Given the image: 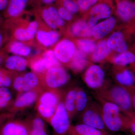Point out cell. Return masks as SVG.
Instances as JSON below:
<instances>
[{
    "mask_svg": "<svg viewBox=\"0 0 135 135\" xmlns=\"http://www.w3.org/2000/svg\"><path fill=\"white\" fill-rule=\"evenodd\" d=\"M86 56L82 51L76 50L72 57L71 67L75 71H80L83 70L86 64Z\"/></svg>",
    "mask_w": 135,
    "mask_h": 135,
    "instance_id": "cb8c5ba5",
    "label": "cell"
},
{
    "mask_svg": "<svg viewBox=\"0 0 135 135\" xmlns=\"http://www.w3.org/2000/svg\"><path fill=\"white\" fill-rule=\"evenodd\" d=\"M24 83L23 76H16L13 79L12 87L15 91L20 94L23 92Z\"/></svg>",
    "mask_w": 135,
    "mask_h": 135,
    "instance_id": "74e56055",
    "label": "cell"
},
{
    "mask_svg": "<svg viewBox=\"0 0 135 135\" xmlns=\"http://www.w3.org/2000/svg\"><path fill=\"white\" fill-rule=\"evenodd\" d=\"M70 77L64 68L60 66L52 68L46 72L44 82L46 87L55 89L67 83Z\"/></svg>",
    "mask_w": 135,
    "mask_h": 135,
    "instance_id": "277c9868",
    "label": "cell"
},
{
    "mask_svg": "<svg viewBox=\"0 0 135 135\" xmlns=\"http://www.w3.org/2000/svg\"><path fill=\"white\" fill-rule=\"evenodd\" d=\"M5 57L4 53L2 52H0V66L5 61Z\"/></svg>",
    "mask_w": 135,
    "mask_h": 135,
    "instance_id": "c3c4849f",
    "label": "cell"
},
{
    "mask_svg": "<svg viewBox=\"0 0 135 135\" xmlns=\"http://www.w3.org/2000/svg\"><path fill=\"white\" fill-rule=\"evenodd\" d=\"M97 0H78V5L83 11L86 10L94 5Z\"/></svg>",
    "mask_w": 135,
    "mask_h": 135,
    "instance_id": "ab89813d",
    "label": "cell"
},
{
    "mask_svg": "<svg viewBox=\"0 0 135 135\" xmlns=\"http://www.w3.org/2000/svg\"><path fill=\"white\" fill-rule=\"evenodd\" d=\"M123 130L135 135V113L125 114L124 116Z\"/></svg>",
    "mask_w": 135,
    "mask_h": 135,
    "instance_id": "4dcf8cb0",
    "label": "cell"
},
{
    "mask_svg": "<svg viewBox=\"0 0 135 135\" xmlns=\"http://www.w3.org/2000/svg\"><path fill=\"white\" fill-rule=\"evenodd\" d=\"M0 135H29V129L26 123L11 120L0 127Z\"/></svg>",
    "mask_w": 135,
    "mask_h": 135,
    "instance_id": "52a82bcc",
    "label": "cell"
},
{
    "mask_svg": "<svg viewBox=\"0 0 135 135\" xmlns=\"http://www.w3.org/2000/svg\"><path fill=\"white\" fill-rule=\"evenodd\" d=\"M3 41V37L2 34L0 32V49L2 46Z\"/></svg>",
    "mask_w": 135,
    "mask_h": 135,
    "instance_id": "f907efd6",
    "label": "cell"
},
{
    "mask_svg": "<svg viewBox=\"0 0 135 135\" xmlns=\"http://www.w3.org/2000/svg\"><path fill=\"white\" fill-rule=\"evenodd\" d=\"M56 107L40 103H37L36 107L39 114L48 122L55 114Z\"/></svg>",
    "mask_w": 135,
    "mask_h": 135,
    "instance_id": "4316f807",
    "label": "cell"
},
{
    "mask_svg": "<svg viewBox=\"0 0 135 135\" xmlns=\"http://www.w3.org/2000/svg\"><path fill=\"white\" fill-rule=\"evenodd\" d=\"M41 1L44 4L46 5H50L53 3L56 0H41Z\"/></svg>",
    "mask_w": 135,
    "mask_h": 135,
    "instance_id": "681fc988",
    "label": "cell"
},
{
    "mask_svg": "<svg viewBox=\"0 0 135 135\" xmlns=\"http://www.w3.org/2000/svg\"><path fill=\"white\" fill-rule=\"evenodd\" d=\"M0 127H1V126H0Z\"/></svg>",
    "mask_w": 135,
    "mask_h": 135,
    "instance_id": "db71d44e",
    "label": "cell"
},
{
    "mask_svg": "<svg viewBox=\"0 0 135 135\" xmlns=\"http://www.w3.org/2000/svg\"><path fill=\"white\" fill-rule=\"evenodd\" d=\"M10 103L5 100L2 97L0 96V110L7 108L11 104Z\"/></svg>",
    "mask_w": 135,
    "mask_h": 135,
    "instance_id": "f6af8a7d",
    "label": "cell"
},
{
    "mask_svg": "<svg viewBox=\"0 0 135 135\" xmlns=\"http://www.w3.org/2000/svg\"><path fill=\"white\" fill-rule=\"evenodd\" d=\"M0 20H1V18H0Z\"/></svg>",
    "mask_w": 135,
    "mask_h": 135,
    "instance_id": "f5cc1de1",
    "label": "cell"
},
{
    "mask_svg": "<svg viewBox=\"0 0 135 135\" xmlns=\"http://www.w3.org/2000/svg\"><path fill=\"white\" fill-rule=\"evenodd\" d=\"M107 42L110 48L119 53H125L128 50L127 43L123 34L121 32H117L112 35Z\"/></svg>",
    "mask_w": 135,
    "mask_h": 135,
    "instance_id": "9a60e30c",
    "label": "cell"
},
{
    "mask_svg": "<svg viewBox=\"0 0 135 135\" xmlns=\"http://www.w3.org/2000/svg\"><path fill=\"white\" fill-rule=\"evenodd\" d=\"M68 135H110L105 132L85 124L70 126Z\"/></svg>",
    "mask_w": 135,
    "mask_h": 135,
    "instance_id": "2e32d148",
    "label": "cell"
},
{
    "mask_svg": "<svg viewBox=\"0 0 135 135\" xmlns=\"http://www.w3.org/2000/svg\"><path fill=\"white\" fill-rule=\"evenodd\" d=\"M0 96L2 97L10 103L11 104L12 103V94L8 88L5 87L0 88Z\"/></svg>",
    "mask_w": 135,
    "mask_h": 135,
    "instance_id": "60d3db41",
    "label": "cell"
},
{
    "mask_svg": "<svg viewBox=\"0 0 135 135\" xmlns=\"http://www.w3.org/2000/svg\"><path fill=\"white\" fill-rule=\"evenodd\" d=\"M116 23L113 17H111L94 27L92 34L95 38L99 39L106 35L112 30Z\"/></svg>",
    "mask_w": 135,
    "mask_h": 135,
    "instance_id": "e0dca14e",
    "label": "cell"
},
{
    "mask_svg": "<svg viewBox=\"0 0 135 135\" xmlns=\"http://www.w3.org/2000/svg\"><path fill=\"white\" fill-rule=\"evenodd\" d=\"M36 38L38 41L45 47H49L58 41L59 34L55 31H46L43 30L37 31Z\"/></svg>",
    "mask_w": 135,
    "mask_h": 135,
    "instance_id": "ac0fdd59",
    "label": "cell"
},
{
    "mask_svg": "<svg viewBox=\"0 0 135 135\" xmlns=\"http://www.w3.org/2000/svg\"><path fill=\"white\" fill-rule=\"evenodd\" d=\"M116 78L121 86L125 87L134 86L135 74L132 70L124 69L116 75Z\"/></svg>",
    "mask_w": 135,
    "mask_h": 135,
    "instance_id": "ffe728a7",
    "label": "cell"
},
{
    "mask_svg": "<svg viewBox=\"0 0 135 135\" xmlns=\"http://www.w3.org/2000/svg\"><path fill=\"white\" fill-rule=\"evenodd\" d=\"M82 121L85 125L105 131V126L102 116L93 109H88L84 112L83 115Z\"/></svg>",
    "mask_w": 135,
    "mask_h": 135,
    "instance_id": "30bf717a",
    "label": "cell"
},
{
    "mask_svg": "<svg viewBox=\"0 0 135 135\" xmlns=\"http://www.w3.org/2000/svg\"><path fill=\"white\" fill-rule=\"evenodd\" d=\"M9 0H0V11L6 9L7 7Z\"/></svg>",
    "mask_w": 135,
    "mask_h": 135,
    "instance_id": "7dc6e473",
    "label": "cell"
},
{
    "mask_svg": "<svg viewBox=\"0 0 135 135\" xmlns=\"http://www.w3.org/2000/svg\"><path fill=\"white\" fill-rule=\"evenodd\" d=\"M77 44L81 50L87 53L93 52L96 47L95 42L90 40H79L77 41Z\"/></svg>",
    "mask_w": 135,
    "mask_h": 135,
    "instance_id": "836d02e7",
    "label": "cell"
},
{
    "mask_svg": "<svg viewBox=\"0 0 135 135\" xmlns=\"http://www.w3.org/2000/svg\"><path fill=\"white\" fill-rule=\"evenodd\" d=\"M23 92L36 90L38 87L40 80L37 74L33 72L27 73L23 76Z\"/></svg>",
    "mask_w": 135,
    "mask_h": 135,
    "instance_id": "7402d4cb",
    "label": "cell"
},
{
    "mask_svg": "<svg viewBox=\"0 0 135 135\" xmlns=\"http://www.w3.org/2000/svg\"><path fill=\"white\" fill-rule=\"evenodd\" d=\"M38 24L36 21L30 22L26 28L15 29L13 36L20 41H27L33 39L37 32Z\"/></svg>",
    "mask_w": 135,
    "mask_h": 135,
    "instance_id": "8fae6325",
    "label": "cell"
},
{
    "mask_svg": "<svg viewBox=\"0 0 135 135\" xmlns=\"http://www.w3.org/2000/svg\"><path fill=\"white\" fill-rule=\"evenodd\" d=\"M42 57L45 62L47 70L52 68L60 66L59 61L53 51H46L44 53Z\"/></svg>",
    "mask_w": 135,
    "mask_h": 135,
    "instance_id": "f546056e",
    "label": "cell"
},
{
    "mask_svg": "<svg viewBox=\"0 0 135 135\" xmlns=\"http://www.w3.org/2000/svg\"><path fill=\"white\" fill-rule=\"evenodd\" d=\"M87 103L86 94L82 90H77L75 100V109L79 112H81L85 109Z\"/></svg>",
    "mask_w": 135,
    "mask_h": 135,
    "instance_id": "1f68e13d",
    "label": "cell"
},
{
    "mask_svg": "<svg viewBox=\"0 0 135 135\" xmlns=\"http://www.w3.org/2000/svg\"><path fill=\"white\" fill-rule=\"evenodd\" d=\"M114 62L120 66L133 65L135 64V55L129 51L121 53L115 57Z\"/></svg>",
    "mask_w": 135,
    "mask_h": 135,
    "instance_id": "d4e9b609",
    "label": "cell"
},
{
    "mask_svg": "<svg viewBox=\"0 0 135 135\" xmlns=\"http://www.w3.org/2000/svg\"><path fill=\"white\" fill-rule=\"evenodd\" d=\"M71 31L74 36L87 37L91 36L92 30L86 22L80 21L73 25Z\"/></svg>",
    "mask_w": 135,
    "mask_h": 135,
    "instance_id": "44dd1931",
    "label": "cell"
},
{
    "mask_svg": "<svg viewBox=\"0 0 135 135\" xmlns=\"http://www.w3.org/2000/svg\"><path fill=\"white\" fill-rule=\"evenodd\" d=\"M49 122L56 135H68L71 126L70 117L64 103H59L55 114Z\"/></svg>",
    "mask_w": 135,
    "mask_h": 135,
    "instance_id": "7a4b0ae2",
    "label": "cell"
},
{
    "mask_svg": "<svg viewBox=\"0 0 135 135\" xmlns=\"http://www.w3.org/2000/svg\"></svg>",
    "mask_w": 135,
    "mask_h": 135,
    "instance_id": "11a10c76",
    "label": "cell"
},
{
    "mask_svg": "<svg viewBox=\"0 0 135 135\" xmlns=\"http://www.w3.org/2000/svg\"><path fill=\"white\" fill-rule=\"evenodd\" d=\"M47 8L57 26H64L65 22L64 20L62 19L59 16L57 9L51 6L47 7Z\"/></svg>",
    "mask_w": 135,
    "mask_h": 135,
    "instance_id": "d590c367",
    "label": "cell"
},
{
    "mask_svg": "<svg viewBox=\"0 0 135 135\" xmlns=\"http://www.w3.org/2000/svg\"><path fill=\"white\" fill-rule=\"evenodd\" d=\"M38 103L57 107L59 103L57 95L54 92L46 91L42 93L39 97Z\"/></svg>",
    "mask_w": 135,
    "mask_h": 135,
    "instance_id": "484cf974",
    "label": "cell"
},
{
    "mask_svg": "<svg viewBox=\"0 0 135 135\" xmlns=\"http://www.w3.org/2000/svg\"><path fill=\"white\" fill-rule=\"evenodd\" d=\"M31 67L33 72L36 74H42L47 71L46 64L42 57L37 59L31 63Z\"/></svg>",
    "mask_w": 135,
    "mask_h": 135,
    "instance_id": "d6a6232c",
    "label": "cell"
},
{
    "mask_svg": "<svg viewBox=\"0 0 135 135\" xmlns=\"http://www.w3.org/2000/svg\"><path fill=\"white\" fill-rule=\"evenodd\" d=\"M109 95L112 103L116 104L125 114L134 112L131 97L126 87L116 86L110 91Z\"/></svg>",
    "mask_w": 135,
    "mask_h": 135,
    "instance_id": "3957f363",
    "label": "cell"
},
{
    "mask_svg": "<svg viewBox=\"0 0 135 135\" xmlns=\"http://www.w3.org/2000/svg\"><path fill=\"white\" fill-rule=\"evenodd\" d=\"M120 109L114 103L107 102L104 105L102 117L105 127L113 132L123 130L124 116Z\"/></svg>",
    "mask_w": 135,
    "mask_h": 135,
    "instance_id": "6da1fadb",
    "label": "cell"
},
{
    "mask_svg": "<svg viewBox=\"0 0 135 135\" xmlns=\"http://www.w3.org/2000/svg\"><path fill=\"white\" fill-rule=\"evenodd\" d=\"M7 49L10 53L21 56H27L31 52L30 47L20 41L11 42L8 44Z\"/></svg>",
    "mask_w": 135,
    "mask_h": 135,
    "instance_id": "d6986e66",
    "label": "cell"
},
{
    "mask_svg": "<svg viewBox=\"0 0 135 135\" xmlns=\"http://www.w3.org/2000/svg\"><path fill=\"white\" fill-rule=\"evenodd\" d=\"M104 77V73L101 68L97 65H92L86 72L84 81L89 88L96 89L102 86Z\"/></svg>",
    "mask_w": 135,
    "mask_h": 135,
    "instance_id": "8992f818",
    "label": "cell"
},
{
    "mask_svg": "<svg viewBox=\"0 0 135 135\" xmlns=\"http://www.w3.org/2000/svg\"><path fill=\"white\" fill-rule=\"evenodd\" d=\"M29 135H48V133L46 129H30Z\"/></svg>",
    "mask_w": 135,
    "mask_h": 135,
    "instance_id": "ee69618b",
    "label": "cell"
},
{
    "mask_svg": "<svg viewBox=\"0 0 135 135\" xmlns=\"http://www.w3.org/2000/svg\"><path fill=\"white\" fill-rule=\"evenodd\" d=\"M63 5L64 7L72 14H75L79 11V6L73 0H64Z\"/></svg>",
    "mask_w": 135,
    "mask_h": 135,
    "instance_id": "f35d334b",
    "label": "cell"
},
{
    "mask_svg": "<svg viewBox=\"0 0 135 135\" xmlns=\"http://www.w3.org/2000/svg\"><path fill=\"white\" fill-rule=\"evenodd\" d=\"M119 16L124 22L135 21V6L129 0H122L119 2L117 7Z\"/></svg>",
    "mask_w": 135,
    "mask_h": 135,
    "instance_id": "9c48e42d",
    "label": "cell"
},
{
    "mask_svg": "<svg viewBox=\"0 0 135 135\" xmlns=\"http://www.w3.org/2000/svg\"><path fill=\"white\" fill-rule=\"evenodd\" d=\"M40 13L43 20L52 29H56L57 28V26L54 22L47 8H43L41 9Z\"/></svg>",
    "mask_w": 135,
    "mask_h": 135,
    "instance_id": "e575fe53",
    "label": "cell"
},
{
    "mask_svg": "<svg viewBox=\"0 0 135 135\" xmlns=\"http://www.w3.org/2000/svg\"><path fill=\"white\" fill-rule=\"evenodd\" d=\"M134 5L135 6V3H134Z\"/></svg>",
    "mask_w": 135,
    "mask_h": 135,
    "instance_id": "816d5d0a",
    "label": "cell"
},
{
    "mask_svg": "<svg viewBox=\"0 0 135 135\" xmlns=\"http://www.w3.org/2000/svg\"><path fill=\"white\" fill-rule=\"evenodd\" d=\"M106 41L99 42L92 55V60L95 62H99L103 60L111 52Z\"/></svg>",
    "mask_w": 135,
    "mask_h": 135,
    "instance_id": "603a6c76",
    "label": "cell"
},
{
    "mask_svg": "<svg viewBox=\"0 0 135 135\" xmlns=\"http://www.w3.org/2000/svg\"><path fill=\"white\" fill-rule=\"evenodd\" d=\"M75 51L73 42L68 40H64L56 45L53 51L59 61L66 63L72 58Z\"/></svg>",
    "mask_w": 135,
    "mask_h": 135,
    "instance_id": "5b68a950",
    "label": "cell"
},
{
    "mask_svg": "<svg viewBox=\"0 0 135 135\" xmlns=\"http://www.w3.org/2000/svg\"><path fill=\"white\" fill-rule=\"evenodd\" d=\"M111 13L110 8L105 4H100L94 6L90 12L89 21V25L93 26L96 24L98 20L107 18L110 16Z\"/></svg>",
    "mask_w": 135,
    "mask_h": 135,
    "instance_id": "7c38bea8",
    "label": "cell"
},
{
    "mask_svg": "<svg viewBox=\"0 0 135 135\" xmlns=\"http://www.w3.org/2000/svg\"><path fill=\"white\" fill-rule=\"evenodd\" d=\"M126 88L130 94L133 110L135 113V86Z\"/></svg>",
    "mask_w": 135,
    "mask_h": 135,
    "instance_id": "7bdbcfd3",
    "label": "cell"
},
{
    "mask_svg": "<svg viewBox=\"0 0 135 135\" xmlns=\"http://www.w3.org/2000/svg\"><path fill=\"white\" fill-rule=\"evenodd\" d=\"M29 129H46V125L41 118L36 117L27 123Z\"/></svg>",
    "mask_w": 135,
    "mask_h": 135,
    "instance_id": "8d00e7d4",
    "label": "cell"
},
{
    "mask_svg": "<svg viewBox=\"0 0 135 135\" xmlns=\"http://www.w3.org/2000/svg\"><path fill=\"white\" fill-rule=\"evenodd\" d=\"M38 93L36 90H31L20 94L12 104L11 112L23 109L32 105L38 98Z\"/></svg>",
    "mask_w": 135,
    "mask_h": 135,
    "instance_id": "ba28073f",
    "label": "cell"
},
{
    "mask_svg": "<svg viewBox=\"0 0 135 135\" xmlns=\"http://www.w3.org/2000/svg\"><path fill=\"white\" fill-rule=\"evenodd\" d=\"M29 0H9L5 16L10 18L20 16L26 8Z\"/></svg>",
    "mask_w": 135,
    "mask_h": 135,
    "instance_id": "5bb4252c",
    "label": "cell"
},
{
    "mask_svg": "<svg viewBox=\"0 0 135 135\" xmlns=\"http://www.w3.org/2000/svg\"><path fill=\"white\" fill-rule=\"evenodd\" d=\"M11 117L12 116L9 114H0V126H2L5 120L11 118Z\"/></svg>",
    "mask_w": 135,
    "mask_h": 135,
    "instance_id": "bcb514c9",
    "label": "cell"
},
{
    "mask_svg": "<svg viewBox=\"0 0 135 135\" xmlns=\"http://www.w3.org/2000/svg\"><path fill=\"white\" fill-rule=\"evenodd\" d=\"M12 72L7 69L0 68V88L12 86L14 76Z\"/></svg>",
    "mask_w": 135,
    "mask_h": 135,
    "instance_id": "83f0119b",
    "label": "cell"
},
{
    "mask_svg": "<svg viewBox=\"0 0 135 135\" xmlns=\"http://www.w3.org/2000/svg\"><path fill=\"white\" fill-rule=\"evenodd\" d=\"M57 11L59 16L62 19L65 20H70L72 18V13L68 11L64 7L59 8Z\"/></svg>",
    "mask_w": 135,
    "mask_h": 135,
    "instance_id": "b9f144b4",
    "label": "cell"
},
{
    "mask_svg": "<svg viewBox=\"0 0 135 135\" xmlns=\"http://www.w3.org/2000/svg\"><path fill=\"white\" fill-rule=\"evenodd\" d=\"M77 90L72 89L69 90L66 95L64 103L66 109L68 114H72L75 109Z\"/></svg>",
    "mask_w": 135,
    "mask_h": 135,
    "instance_id": "f1b7e54d",
    "label": "cell"
},
{
    "mask_svg": "<svg viewBox=\"0 0 135 135\" xmlns=\"http://www.w3.org/2000/svg\"><path fill=\"white\" fill-rule=\"evenodd\" d=\"M27 61L21 56L14 55L5 58L4 64L6 69L12 72H22L27 66Z\"/></svg>",
    "mask_w": 135,
    "mask_h": 135,
    "instance_id": "4fadbf2b",
    "label": "cell"
}]
</instances>
